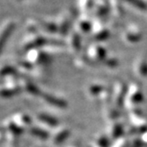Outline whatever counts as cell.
<instances>
[{"instance_id":"cell-1","label":"cell","mask_w":147,"mask_h":147,"mask_svg":"<svg viewBox=\"0 0 147 147\" xmlns=\"http://www.w3.org/2000/svg\"><path fill=\"white\" fill-rule=\"evenodd\" d=\"M14 28H15V23L13 22H9L1 31V33H0V51L4 48L9 37L12 36L13 32L14 31Z\"/></svg>"},{"instance_id":"cell-2","label":"cell","mask_w":147,"mask_h":147,"mask_svg":"<svg viewBox=\"0 0 147 147\" xmlns=\"http://www.w3.org/2000/svg\"><path fill=\"white\" fill-rule=\"evenodd\" d=\"M125 2H128L129 4H131L132 5L138 7L139 9H142V10H146L147 9V5L143 2L142 0H123Z\"/></svg>"},{"instance_id":"cell-3","label":"cell","mask_w":147,"mask_h":147,"mask_svg":"<svg viewBox=\"0 0 147 147\" xmlns=\"http://www.w3.org/2000/svg\"><path fill=\"white\" fill-rule=\"evenodd\" d=\"M18 1H22V0H18Z\"/></svg>"}]
</instances>
